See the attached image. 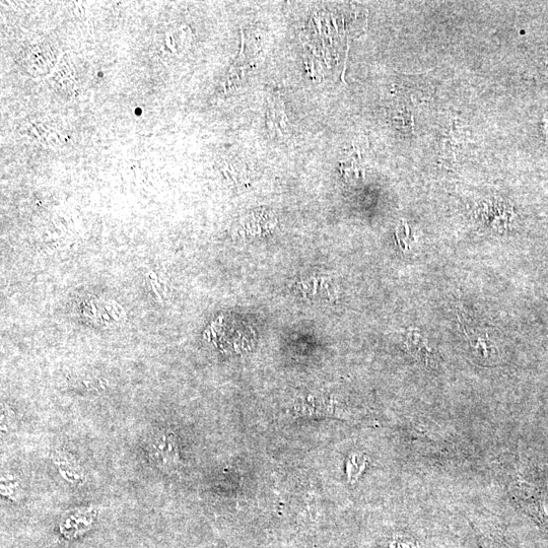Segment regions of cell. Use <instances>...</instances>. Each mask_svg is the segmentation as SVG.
Instances as JSON below:
<instances>
[{
	"label": "cell",
	"mask_w": 548,
	"mask_h": 548,
	"mask_svg": "<svg viewBox=\"0 0 548 548\" xmlns=\"http://www.w3.org/2000/svg\"><path fill=\"white\" fill-rule=\"evenodd\" d=\"M367 464L366 456L362 453H353L347 464L349 481L355 483L363 473Z\"/></svg>",
	"instance_id": "7"
},
{
	"label": "cell",
	"mask_w": 548,
	"mask_h": 548,
	"mask_svg": "<svg viewBox=\"0 0 548 548\" xmlns=\"http://www.w3.org/2000/svg\"><path fill=\"white\" fill-rule=\"evenodd\" d=\"M544 130H545L546 137H547V140H548V114H546L545 117H544Z\"/></svg>",
	"instance_id": "8"
},
{
	"label": "cell",
	"mask_w": 548,
	"mask_h": 548,
	"mask_svg": "<svg viewBox=\"0 0 548 548\" xmlns=\"http://www.w3.org/2000/svg\"><path fill=\"white\" fill-rule=\"evenodd\" d=\"M57 57L54 48L46 44L31 45L24 57V65L34 76H46L52 72Z\"/></svg>",
	"instance_id": "3"
},
{
	"label": "cell",
	"mask_w": 548,
	"mask_h": 548,
	"mask_svg": "<svg viewBox=\"0 0 548 548\" xmlns=\"http://www.w3.org/2000/svg\"><path fill=\"white\" fill-rule=\"evenodd\" d=\"M27 132L38 144L46 148H56L63 143L58 130L40 122L28 123Z\"/></svg>",
	"instance_id": "5"
},
{
	"label": "cell",
	"mask_w": 548,
	"mask_h": 548,
	"mask_svg": "<svg viewBox=\"0 0 548 548\" xmlns=\"http://www.w3.org/2000/svg\"><path fill=\"white\" fill-rule=\"evenodd\" d=\"M517 498L521 507L540 527L548 528V518L537 489L526 483H519Z\"/></svg>",
	"instance_id": "4"
},
{
	"label": "cell",
	"mask_w": 548,
	"mask_h": 548,
	"mask_svg": "<svg viewBox=\"0 0 548 548\" xmlns=\"http://www.w3.org/2000/svg\"><path fill=\"white\" fill-rule=\"evenodd\" d=\"M53 85L62 93H73L77 89L75 72L67 64H58L53 74Z\"/></svg>",
	"instance_id": "6"
},
{
	"label": "cell",
	"mask_w": 548,
	"mask_h": 548,
	"mask_svg": "<svg viewBox=\"0 0 548 548\" xmlns=\"http://www.w3.org/2000/svg\"><path fill=\"white\" fill-rule=\"evenodd\" d=\"M81 311L85 319L102 327L118 325L124 319V312L119 305L100 298L86 300L82 304Z\"/></svg>",
	"instance_id": "2"
},
{
	"label": "cell",
	"mask_w": 548,
	"mask_h": 548,
	"mask_svg": "<svg viewBox=\"0 0 548 548\" xmlns=\"http://www.w3.org/2000/svg\"><path fill=\"white\" fill-rule=\"evenodd\" d=\"M151 461L161 470L174 471L180 464L177 435L171 430H160L152 435L147 446Z\"/></svg>",
	"instance_id": "1"
}]
</instances>
